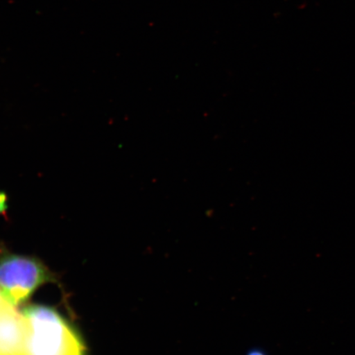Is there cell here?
Segmentation results:
<instances>
[{
  "label": "cell",
  "mask_w": 355,
  "mask_h": 355,
  "mask_svg": "<svg viewBox=\"0 0 355 355\" xmlns=\"http://www.w3.org/2000/svg\"><path fill=\"white\" fill-rule=\"evenodd\" d=\"M26 334L24 314L3 296L0 300V354L20 355Z\"/></svg>",
  "instance_id": "cell-3"
},
{
  "label": "cell",
  "mask_w": 355,
  "mask_h": 355,
  "mask_svg": "<svg viewBox=\"0 0 355 355\" xmlns=\"http://www.w3.org/2000/svg\"><path fill=\"white\" fill-rule=\"evenodd\" d=\"M8 195L3 191H0V216H7Z\"/></svg>",
  "instance_id": "cell-4"
},
{
  "label": "cell",
  "mask_w": 355,
  "mask_h": 355,
  "mask_svg": "<svg viewBox=\"0 0 355 355\" xmlns=\"http://www.w3.org/2000/svg\"><path fill=\"white\" fill-rule=\"evenodd\" d=\"M247 355H266L263 350L261 349H252Z\"/></svg>",
  "instance_id": "cell-5"
},
{
  "label": "cell",
  "mask_w": 355,
  "mask_h": 355,
  "mask_svg": "<svg viewBox=\"0 0 355 355\" xmlns=\"http://www.w3.org/2000/svg\"><path fill=\"white\" fill-rule=\"evenodd\" d=\"M53 279L50 270L37 259L1 252L0 291L3 298L16 307L26 303L40 286Z\"/></svg>",
  "instance_id": "cell-2"
},
{
  "label": "cell",
  "mask_w": 355,
  "mask_h": 355,
  "mask_svg": "<svg viewBox=\"0 0 355 355\" xmlns=\"http://www.w3.org/2000/svg\"><path fill=\"white\" fill-rule=\"evenodd\" d=\"M0 355H1V354H0Z\"/></svg>",
  "instance_id": "cell-7"
},
{
  "label": "cell",
  "mask_w": 355,
  "mask_h": 355,
  "mask_svg": "<svg viewBox=\"0 0 355 355\" xmlns=\"http://www.w3.org/2000/svg\"><path fill=\"white\" fill-rule=\"evenodd\" d=\"M2 298H3V295H2L1 291H0V300H1Z\"/></svg>",
  "instance_id": "cell-6"
},
{
  "label": "cell",
  "mask_w": 355,
  "mask_h": 355,
  "mask_svg": "<svg viewBox=\"0 0 355 355\" xmlns=\"http://www.w3.org/2000/svg\"><path fill=\"white\" fill-rule=\"evenodd\" d=\"M21 313L26 334L20 355H86L81 336L55 309L32 304Z\"/></svg>",
  "instance_id": "cell-1"
}]
</instances>
